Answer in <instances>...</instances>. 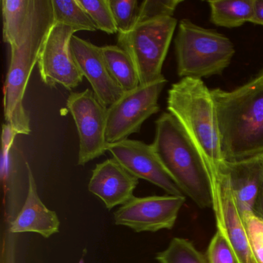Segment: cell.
Instances as JSON below:
<instances>
[{"mask_svg":"<svg viewBox=\"0 0 263 263\" xmlns=\"http://www.w3.org/2000/svg\"><path fill=\"white\" fill-rule=\"evenodd\" d=\"M184 201V195L134 197L115 212V224L136 232L172 229Z\"/></svg>","mask_w":263,"mask_h":263,"instance_id":"30bf717a","label":"cell"},{"mask_svg":"<svg viewBox=\"0 0 263 263\" xmlns=\"http://www.w3.org/2000/svg\"><path fill=\"white\" fill-rule=\"evenodd\" d=\"M54 24L51 0H35L34 7L21 42L11 46L10 63L4 86V117L18 135H30V119L24 99L29 80L44 41Z\"/></svg>","mask_w":263,"mask_h":263,"instance_id":"3957f363","label":"cell"},{"mask_svg":"<svg viewBox=\"0 0 263 263\" xmlns=\"http://www.w3.org/2000/svg\"><path fill=\"white\" fill-rule=\"evenodd\" d=\"M152 145L158 159L184 195L201 209L213 207V184L201 152L169 112L155 121Z\"/></svg>","mask_w":263,"mask_h":263,"instance_id":"7a4b0ae2","label":"cell"},{"mask_svg":"<svg viewBox=\"0 0 263 263\" xmlns=\"http://www.w3.org/2000/svg\"><path fill=\"white\" fill-rule=\"evenodd\" d=\"M250 23L263 26V0H254L253 16Z\"/></svg>","mask_w":263,"mask_h":263,"instance_id":"4316f807","label":"cell"},{"mask_svg":"<svg viewBox=\"0 0 263 263\" xmlns=\"http://www.w3.org/2000/svg\"><path fill=\"white\" fill-rule=\"evenodd\" d=\"M67 107L71 114L79 135L78 164L85 165L104 155L107 107H104L90 89L69 95Z\"/></svg>","mask_w":263,"mask_h":263,"instance_id":"ba28073f","label":"cell"},{"mask_svg":"<svg viewBox=\"0 0 263 263\" xmlns=\"http://www.w3.org/2000/svg\"><path fill=\"white\" fill-rule=\"evenodd\" d=\"M167 84L165 78L124 92L107 107L106 139L108 144L128 139L138 133L146 120L160 110L158 99Z\"/></svg>","mask_w":263,"mask_h":263,"instance_id":"52a82bcc","label":"cell"},{"mask_svg":"<svg viewBox=\"0 0 263 263\" xmlns=\"http://www.w3.org/2000/svg\"><path fill=\"white\" fill-rule=\"evenodd\" d=\"M167 109L201 152L214 189L222 159L216 110L211 90L201 79L182 78L169 89Z\"/></svg>","mask_w":263,"mask_h":263,"instance_id":"277c9868","label":"cell"},{"mask_svg":"<svg viewBox=\"0 0 263 263\" xmlns=\"http://www.w3.org/2000/svg\"><path fill=\"white\" fill-rule=\"evenodd\" d=\"M35 0H3V39L11 46L21 42L34 7Z\"/></svg>","mask_w":263,"mask_h":263,"instance_id":"e0dca14e","label":"cell"},{"mask_svg":"<svg viewBox=\"0 0 263 263\" xmlns=\"http://www.w3.org/2000/svg\"><path fill=\"white\" fill-rule=\"evenodd\" d=\"M175 44L177 72L181 78L221 75L235 54L233 44L227 36L189 19L180 21Z\"/></svg>","mask_w":263,"mask_h":263,"instance_id":"5b68a950","label":"cell"},{"mask_svg":"<svg viewBox=\"0 0 263 263\" xmlns=\"http://www.w3.org/2000/svg\"><path fill=\"white\" fill-rule=\"evenodd\" d=\"M96 26L107 34L118 33L110 9V0H78Z\"/></svg>","mask_w":263,"mask_h":263,"instance_id":"7402d4cb","label":"cell"},{"mask_svg":"<svg viewBox=\"0 0 263 263\" xmlns=\"http://www.w3.org/2000/svg\"><path fill=\"white\" fill-rule=\"evenodd\" d=\"M139 179L127 172L115 158L98 164L92 172L88 190L108 209L123 205L134 198Z\"/></svg>","mask_w":263,"mask_h":263,"instance_id":"5bb4252c","label":"cell"},{"mask_svg":"<svg viewBox=\"0 0 263 263\" xmlns=\"http://www.w3.org/2000/svg\"><path fill=\"white\" fill-rule=\"evenodd\" d=\"M219 171L229 178L240 216L253 212L263 180V157L241 162L221 161Z\"/></svg>","mask_w":263,"mask_h":263,"instance_id":"2e32d148","label":"cell"},{"mask_svg":"<svg viewBox=\"0 0 263 263\" xmlns=\"http://www.w3.org/2000/svg\"><path fill=\"white\" fill-rule=\"evenodd\" d=\"M178 21L163 17L136 24L126 33H118V46L132 58L140 85L163 79L162 67Z\"/></svg>","mask_w":263,"mask_h":263,"instance_id":"8992f818","label":"cell"},{"mask_svg":"<svg viewBox=\"0 0 263 263\" xmlns=\"http://www.w3.org/2000/svg\"><path fill=\"white\" fill-rule=\"evenodd\" d=\"M70 51L81 74L90 82L97 99L106 107L118 101L124 91L110 75L101 47L73 35Z\"/></svg>","mask_w":263,"mask_h":263,"instance_id":"4fadbf2b","label":"cell"},{"mask_svg":"<svg viewBox=\"0 0 263 263\" xmlns=\"http://www.w3.org/2000/svg\"><path fill=\"white\" fill-rule=\"evenodd\" d=\"M207 258L209 263H238L227 240L218 230L209 243Z\"/></svg>","mask_w":263,"mask_h":263,"instance_id":"484cf974","label":"cell"},{"mask_svg":"<svg viewBox=\"0 0 263 263\" xmlns=\"http://www.w3.org/2000/svg\"><path fill=\"white\" fill-rule=\"evenodd\" d=\"M211 92L222 161L241 162L263 157V70L232 91L216 88Z\"/></svg>","mask_w":263,"mask_h":263,"instance_id":"6da1fadb","label":"cell"},{"mask_svg":"<svg viewBox=\"0 0 263 263\" xmlns=\"http://www.w3.org/2000/svg\"><path fill=\"white\" fill-rule=\"evenodd\" d=\"M76 32L69 26L53 24L44 41L37 64L43 82L50 87L60 84L71 90L82 82L84 77L70 51V41Z\"/></svg>","mask_w":263,"mask_h":263,"instance_id":"9c48e42d","label":"cell"},{"mask_svg":"<svg viewBox=\"0 0 263 263\" xmlns=\"http://www.w3.org/2000/svg\"><path fill=\"white\" fill-rule=\"evenodd\" d=\"M101 50L110 75L123 91H130L139 87L138 72L125 50L114 45L102 47Z\"/></svg>","mask_w":263,"mask_h":263,"instance_id":"d6986e66","label":"cell"},{"mask_svg":"<svg viewBox=\"0 0 263 263\" xmlns=\"http://www.w3.org/2000/svg\"><path fill=\"white\" fill-rule=\"evenodd\" d=\"M159 263H209L208 258L189 240L174 238L167 249L157 254Z\"/></svg>","mask_w":263,"mask_h":263,"instance_id":"44dd1931","label":"cell"},{"mask_svg":"<svg viewBox=\"0 0 263 263\" xmlns=\"http://www.w3.org/2000/svg\"><path fill=\"white\" fill-rule=\"evenodd\" d=\"M137 0H110L118 33H126L135 26L139 8Z\"/></svg>","mask_w":263,"mask_h":263,"instance_id":"cb8c5ba5","label":"cell"},{"mask_svg":"<svg viewBox=\"0 0 263 263\" xmlns=\"http://www.w3.org/2000/svg\"><path fill=\"white\" fill-rule=\"evenodd\" d=\"M252 252L258 263H263V220L253 212L241 215Z\"/></svg>","mask_w":263,"mask_h":263,"instance_id":"d4e9b609","label":"cell"},{"mask_svg":"<svg viewBox=\"0 0 263 263\" xmlns=\"http://www.w3.org/2000/svg\"><path fill=\"white\" fill-rule=\"evenodd\" d=\"M181 0H144L138 8L135 24L163 17H173Z\"/></svg>","mask_w":263,"mask_h":263,"instance_id":"603a6c76","label":"cell"},{"mask_svg":"<svg viewBox=\"0 0 263 263\" xmlns=\"http://www.w3.org/2000/svg\"><path fill=\"white\" fill-rule=\"evenodd\" d=\"M78 263H85V262H84V257H82V258H81V260H80L79 262H78Z\"/></svg>","mask_w":263,"mask_h":263,"instance_id":"f1b7e54d","label":"cell"},{"mask_svg":"<svg viewBox=\"0 0 263 263\" xmlns=\"http://www.w3.org/2000/svg\"><path fill=\"white\" fill-rule=\"evenodd\" d=\"M28 192L24 207L11 223L10 232L13 233L33 232L44 238H50L59 232L61 221L56 212L47 209L37 192V185L28 163Z\"/></svg>","mask_w":263,"mask_h":263,"instance_id":"9a60e30c","label":"cell"},{"mask_svg":"<svg viewBox=\"0 0 263 263\" xmlns=\"http://www.w3.org/2000/svg\"><path fill=\"white\" fill-rule=\"evenodd\" d=\"M54 24L73 27L77 31H96V26L78 0H51Z\"/></svg>","mask_w":263,"mask_h":263,"instance_id":"ffe728a7","label":"cell"},{"mask_svg":"<svg viewBox=\"0 0 263 263\" xmlns=\"http://www.w3.org/2000/svg\"><path fill=\"white\" fill-rule=\"evenodd\" d=\"M253 212L263 220V180L261 181V186H260L258 196L255 200Z\"/></svg>","mask_w":263,"mask_h":263,"instance_id":"83f0119b","label":"cell"},{"mask_svg":"<svg viewBox=\"0 0 263 263\" xmlns=\"http://www.w3.org/2000/svg\"><path fill=\"white\" fill-rule=\"evenodd\" d=\"M208 4L211 22L218 27H239L253 16L254 0H212Z\"/></svg>","mask_w":263,"mask_h":263,"instance_id":"ac0fdd59","label":"cell"},{"mask_svg":"<svg viewBox=\"0 0 263 263\" xmlns=\"http://www.w3.org/2000/svg\"><path fill=\"white\" fill-rule=\"evenodd\" d=\"M107 151L138 179L146 180L161 187L167 195L184 196L182 191L164 169L152 144L128 138L107 144Z\"/></svg>","mask_w":263,"mask_h":263,"instance_id":"8fae6325","label":"cell"},{"mask_svg":"<svg viewBox=\"0 0 263 263\" xmlns=\"http://www.w3.org/2000/svg\"><path fill=\"white\" fill-rule=\"evenodd\" d=\"M213 209L217 230L226 238L238 263H258L240 216L229 178L219 171L213 189Z\"/></svg>","mask_w":263,"mask_h":263,"instance_id":"7c38bea8","label":"cell"}]
</instances>
